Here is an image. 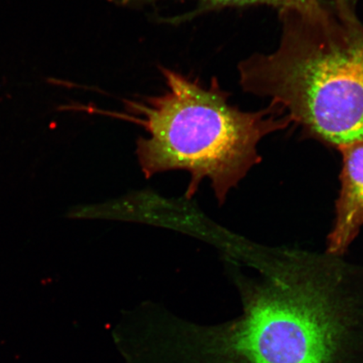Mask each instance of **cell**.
I'll use <instances>...</instances> for the list:
<instances>
[{
  "instance_id": "obj_1",
  "label": "cell",
  "mask_w": 363,
  "mask_h": 363,
  "mask_svg": "<svg viewBox=\"0 0 363 363\" xmlns=\"http://www.w3.org/2000/svg\"><path fill=\"white\" fill-rule=\"evenodd\" d=\"M242 315L199 333V363H363V277L337 256L245 247Z\"/></svg>"
},
{
  "instance_id": "obj_2",
  "label": "cell",
  "mask_w": 363,
  "mask_h": 363,
  "mask_svg": "<svg viewBox=\"0 0 363 363\" xmlns=\"http://www.w3.org/2000/svg\"><path fill=\"white\" fill-rule=\"evenodd\" d=\"M270 54L240 63L242 89L271 99L308 135L338 148L363 140V23L356 0H328L324 12H279Z\"/></svg>"
},
{
  "instance_id": "obj_3",
  "label": "cell",
  "mask_w": 363,
  "mask_h": 363,
  "mask_svg": "<svg viewBox=\"0 0 363 363\" xmlns=\"http://www.w3.org/2000/svg\"><path fill=\"white\" fill-rule=\"evenodd\" d=\"M167 89L161 96L133 104L143 116L149 136L138 142V160L150 178L159 172L185 170L191 175L188 198L201 180L211 182L220 203L260 161L258 144L284 130L292 120L279 108L240 111L212 82L210 89L178 72L162 69Z\"/></svg>"
},
{
  "instance_id": "obj_4",
  "label": "cell",
  "mask_w": 363,
  "mask_h": 363,
  "mask_svg": "<svg viewBox=\"0 0 363 363\" xmlns=\"http://www.w3.org/2000/svg\"><path fill=\"white\" fill-rule=\"evenodd\" d=\"M337 149L342 157V188L328 253L339 257L347 252L363 225V140Z\"/></svg>"
},
{
  "instance_id": "obj_5",
  "label": "cell",
  "mask_w": 363,
  "mask_h": 363,
  "mask_svg": "<svg viewBox=\"0 0 363 363\" xmlns=\"http://www.w3.org/2000/svg\"><path fill=\"white\" fill-rule=\"evenodd\" d=\"M121 6H138L142 4L159 1V0H110ZM210 8L242 7L251 6H267L284 11H295L317 15L325 11L326 0H201Z\"/></svg>"
}]
</instances>
